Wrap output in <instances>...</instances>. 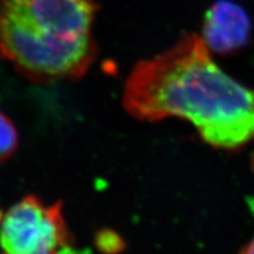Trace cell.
Here are the masks:
<instances>
[{
    "label": "cell",
    "mask_w": 254,
    "mask_h": 254,
    "mask_svg": "<svg viewBox=\"0 0 254 254\" xmlns=\"http://www.w3.org/2000/svg\"><path fill=\"white\" fill-rule=\"evenodd\" d=\"M123 104L142 121L184 119L217 148L254 140V90L225 73L196 34L139 62L127 77Z\"/></svg>",
    "instance_id": "cell-1"
},
{
    "label": "cell",
    "mask_w": 254,
    "mask_h": 254,
    "mask_svg": "<svg viewBox=\"0 0 254 254\" xmlns=\"http://www.w3.org/2000/svg\"><path fill=\"white\" fill-rule=\"evenodd\" d=\"M97 53V45L50 41L0 6V54L32 82L82 77Z\"/></svg>",
    "instance_id": "cell-2"
},
{
    "label": "cell",
    "mask_w": 254,
    "mask_h": 254,
    "mask_svg": "<svg viewBox=\"0 0 254 254\" xmlns=\"http://www.w3.org/2000/svg\"><path fill=\"white\" fill-rule=\"evenodd\" d=\"M2 254H90L73 245L63 204H46L34 195L22 198L0 221Z\"/></svg>",
    "instance_id": "cell-3"
},
{
    "label": "cell",
    "mask_w": 254,
    "mask_h": 254,
    "mask_svg": "<svg viewBox=\"0 0 254 254\" xmlns=\"http://www.w3.org/2000/svg\"><path fill=\"white\" fill-rule=\"evenodd\" d=\"M0 6L36 33L66 45L95 44L93 0H0Z\"/></svg>",
    "instance_id": "cell-4"
},
{
    "label": "cell",
    "mask_w": 254,
    "mask_h": 254,
    "mask_svg": "<svg viewBox=\"0 0 254 254\" xmlns=\"http://www.w3.org/2000/svg\"><path fill=\"white\" fill-rule=\"evenodd\" d=\"M251 20L243 7L231 0H217L206 11L202 39L209 50L232 54L249 43Z\"/></svg>",
    "instance_id": "cell-5"
},
{
    "label": "cell",
    "mask_w": 254,
    "mask_h": 254,
    "mask_svg": "<svg viewBox=\"0 0 254 254\" xmlns=\"http://www.w3.org/2000/svg\"><path fill=\"white\" fill-rule=\"evenodd\" d=\"M18 145V133L9 117L0 111V163L11 158Z\"/></svg>",
    "instance_id": "cell-6"
},
{
    "label": "cell",
    "mask_w": 254,
    "mask_h": 254,
    "mask_svg": "<svg viewBox=\"0 0 254 254\" xmlns=\"http://www.w3.org/2000/svg\"><path fill=\"white\" fill-rule=\"evenodd\" d=\"M241 254H254V238L243 249Z\"/></svg>",
    "instance_id": "cell-7"
},
{
    "label": "cell",
    "mask_w": 254,
    "mask_h": 254,
    "mask_svg": "<svg viewBox=\"0 0 254 254\" xmlns=\"http://www.w3.org/2000/svg\"><path fill=\"white\" fill-rule=\"evenodd\" d=\"M2 216H3V214H2V212H1V211H0V221H1Z\"/></svg>",
    "instance_id": "cell-8"
}]
</instances>
